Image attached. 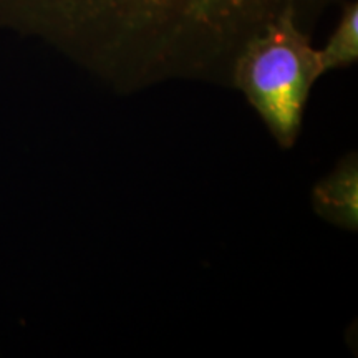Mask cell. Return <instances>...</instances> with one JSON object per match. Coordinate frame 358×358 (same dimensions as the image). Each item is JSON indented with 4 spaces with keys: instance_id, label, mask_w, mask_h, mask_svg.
<instances>
[{
    "instance_id": "obj_1",
    "label": "cell",
    "mask_w": 358,
    "mask_h": 358,
    "mask_svg": "<svg viewBox=\"0 0 358 358\" xmlns=\"http://www.w3.org/2000/svg\"><path fill=\"white\" fill-rule=\"evenodd\" d=\"M322 70L317 48L297 24L295 8H284L239 48L229 82L266 124L282 150L301 136L308 96Z\"/></svg>"
},
{
    "instance_id": "obj_2",
    "label": "cell",
    "mask_w": 358,
    "mask_h": 358,
    "mask_svg": "<svg viewBox=\"0 0 358 358\" xmlns=\"http://www.w3.org/2000/svg\"><path fill=\"white\" fill-rule=\"evenodd\" d=\"M275 0H75L96 15L143 27L209 30L243 20Z\"/></svg>"
},
{
    "instance_id": "obj_3",
    "label": "cell",
    "mask_w": 358,
    "mask_h": 358,
    "mask_svg": "<svg viewBox=\"0 0 358 358\" xmlns=\"http://www.w3.org/2000/svg\"><path fill=\"white\" fill-rule=\"evenodd\" d=\"M312 209L322 221L335 227L358 231V155L350 151L332 171L313 186Z\"/></svg>"
},
{
    "instance_id": "obj_4",
    "label": "cell",
    "mask_w": 358,
    "mask_h": 358,
    "mask_svg": "<svg viewBox=\"0 0 358 358\" xmlns=\"http://www.w3.org/2000/svg\"><path fill=\"white\" fill-rule=\"evenodd\" d=\"M322 75L332 70L347 69L358 60V6L348 3L337 29L330 35L324 48L317 50Z\"/></svg>"
}]
</instances>
